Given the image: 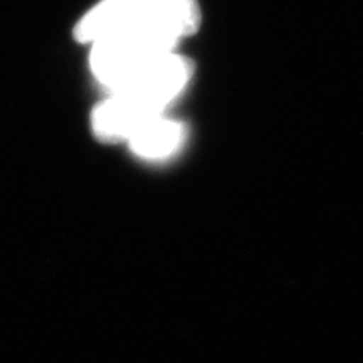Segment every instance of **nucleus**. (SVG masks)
<instances>
[{"label":"nucleus","instance_id":"1","mask_svg":"<svg viewBox=\"0 0 363 363\" xmlns=\"http://www.w3.org/2000/svg\"><path fill=\"white\" fill-rule=\"evenodd\" d=\"M190 78L192 65L177 52H170L150 62L111 94H120L148 113L160 115L185 89Z\"/></svg>","mask_w":363,"mask_h":363},{"label":"nucleus","instance_id":"2","mask_svg":"<svg viewBox=\"0 0 363 363\" xmlns=\"http://www.w3.org/2000/svg\"><path fill=\"white\" fill-rule=\"evenodd\" d=\"M148 4L150 0H103L78 22L76 39L93 45L125 33L140 21Z\"/></svg>","mask_w":363,"mask_h":363},{"label":"nucleus","instance_id":"3","mask_svg":"<svg viewBox=\"0 0 363 363\" xmlns=\"http://www.w3.org/2000/svg\"><path fill=\"white\" fill-rule=\"evenodd\" d=\"M153 116L158 115L145 111L138 104L120 94H111L94 110L93 130L104 142H128L130 136Z\"/></svg>","mask_w":363,"mask_h":363},{"label":"nucleus","instance_id":"4","mask_svg":"<svg viewBox=\"0 0 363 363\" xmlns=\"http://www.w3.org/2000/svg\"><path fill=\"white\" fill-rule=\"evenodd\" d=\"M184 126L172 118L158 115L150 118L128 138L135 155L147 160H163L174 155L184 143Z\"/></svg>","mask_w":363,"mask_h":363}]
</instances>
